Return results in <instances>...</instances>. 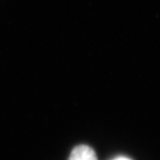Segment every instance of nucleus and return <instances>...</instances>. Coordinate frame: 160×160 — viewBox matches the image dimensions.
I'll return each mask as SVG.
<instances>
[{"label": "nucleus", "instance_id": "f257e3e1", "mask_svg": "<svg viewBox=\"0 0 160 160\" xmlns=\"http://www.w3.org/2000/svg\"><path fill=\"white\" fill-rule=\"evenodd\" d=\"M68 160H98L97 153L90 146L79 145L72 151Z\"/></svg>", "mask_w": 160, "mask_h": 160}, {"label": "nucleus", "instance_id": "f03ea898", "mask_svg": "<svg viewBox=\"0 0 160 160\" xmlns=\"http://www.w3.org/2000/svg\"><path fill=\"white\" fill-rule=\"evenodd\" d=\"M113 160H131V159H129L128 157H125V156H119V157L114 158Z\"/></svg>", "mask_w": 160, "mask_h": 160}]
</instances>
